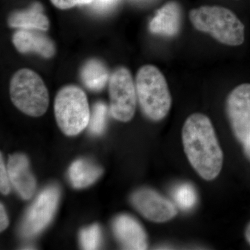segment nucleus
<instances>
[{
  "mask_svg": "<svg viewBox=\"0 0 250 250\" xmlns=\"http://www.w3.org/2000/svg\"><path fill=\"white\" fill-rule=\"evenodd\" d=\"M182 141L188 159L197 174L207 181L216 178L224 156L209 118L202 113L190 115L182 128Z\"/></svg>",
  "mask_w": 250,
  "mask_h": 250,
  "instance_id": "1",
  "label": "nucleus"
},
{
  "mask_svg": "<svg viewBox=\"0 0 250 250\" xmlns=\"http://www.w3.org/2000/svg\"><path fill=\"white\" fill-rule=\"evenodd\" d=\"M189 18L197 30L210 34L224 45L238 46L244 42V24L229 9L203 6L191 10Z\"/></svg>",
  "mask_w": 250,
  "mask_h": 250,
  "instance_id": "2",
  "label": "nucleus"
},
{
  "mask_svg": "<svg viewBox=\"0 0 250 250\" xmlns=\"http://www.w3.org/2000/svg\"><path fill=\"white\" fill-rule=\"evenodd\" d=\"M136 94L145 116L152 121H160L170 111L172 98L165 77L153 65L141 67L136 75Z\"/></svg>",
  "mask_w": 250,
  "mask_h": 250,
  "instance_id": "3",
  "label": "nucleus"
},
{
  "mask_svg": "<svg viewBox=\"0 0 250 250\" xmlns=\"http://www.w3.org/2000/svg\"><path fill=\"white\" fill-rule=\"evenodd\" d=\"M10 96L15 106L24 114L40 117L49 106L48 90L39 74L28 68L21 69L10 82Z\"/></svg>",
  "mask_w": 250,
  "mask_h": 250,
  "instance_id": "4",
  "label": "nucleus"
},
{
  "mask_svg": "<svg viewBox=\"0 0 250 250\" xmlns=\"http://www.w3.org/2000/svg\"><path fill=\"white\" fill-rule=\"evenodd\" d=\"M54 114L64 134L75 136L88 126L90 118L86 95L77 85L62 87L56 96Z\"/></svg>",
  "mask_w": 250,
  "mask_h": 250,
  "instance_id": "5",
  "label": "nucleus"
},
{
  "mask_svg": "<svg viewBox=\"0 0 250 250\" xmlns=\"http://www.w3.org/2000/svg\"><path fill=\"white\" fill-rule=\"evenodd\" d=\"M110 111L117 121L126 123L132 119L136 111V94L131 72L126 67H118L108 81Z\"/></svg>",
  "mask_w": 250,
  "mask_h": 250,
  "instance_id": "6",
  "label": "nucleus"
},
{
  "mask_svg": "<svg viewBox=\"0 0 250 250\" xmlns=\"http://www.w3.org/2000/svg\"><path fill=\"white\" fill-rule=\"evenodd\" d=\"M59 197L57 186H49L39 194L23 220L21 229L23 236H36L48 226L57 209Z\"/></svg>",
  "mask_w": 250,
  "mask_h": 250,
  "instance_id": "7",
  "label": "nucleus"
},
{
  "mask_svg": "<svg viewBox=\"0 0 250 250\" xmlns=\"http://www.w3.org/2000/svg\"><path fill=\"white\" fill-rule=\"evenodd\" d=\"M227 113L236 139L243 145L250 141V83L238 85L227 99Z\"/></svg>",
  "mask_w": 250,
  "mask_h": 250,
  "instance_id": "8",
  "label": "nucleus"
},
{
  "mask_svg": "<svg viewBox=\"0 0 250 250\" xmlns=\"http://www.w3.org/2000/svg\"><path fill=\"white\" fill-rule=\"evenodd\" d=\"M131 202L144 218L154 223H165L177 214L175 205L152 189H139L131 195Z\"/></svg>",
  "mask_w": 250,
  "mask_h": 250,
  "instance_id": "9",
  "label": "nucleus"
},
{
  "mask_svg": "<svg viewBox=\"0 0 250 250\" xmlns=\"http://www.w3.org/2000/svg\"><path fill=\"white\" fill-rule=\"evenodd\" d=\"M113 231L123 249H147V234L141 224L133 217L126 214L117 217L113 223Z\"/></svg>",
  "mask_w": 250,
  "mask_h": 250,
  "instance_id": "10",
  "label": "nucleus"
},
{
  "mask_svg": "<svg viewBox=\"0 0 250 250\" xmlns=\"http://www.w3.org/2000/svg\"><path fill=\"white\" fill-rule=\"evenodd\" d=\"M13 43L18 52L22 54L35 53L45 59H50L55 54L53 41L37 29H18L12 38Z\"/></svg>",
  "mask_w": 250,
  "mask_h": 250,
  "instance_id": "11",
  "label": "nucleus"
},
{
  "mask_svg": "<svg viewBox=\"0 0 250 250\" xmlns=\"http://www.w3.org/2000/svg\"><path fill=\"white\" fill-rule=\"evenodd\" d=\"M7 171L11 185L24 200H29L36 191V182L29 168L27 156L15 154L10 156Z\"/></svg>",
  "mask_w": 250,
  "mask_h": 250,
  "instance_id": "12",
  "label": "nucleus"
},
{
  "mask_svg": "<svg viewBox=\"0 0 250 250\" xmlns=\"http://www.w3.org/2000/svg\"><path fill=\"white\" fill-rule=\"evenodd\" d=\"M180 26V7L175 1H169L156 11L149 28L153 34L173 36L178 33Z\"/></svg>",
  "mask_w": 250,
  "mask_h": 250,
  "instance_id": "13",
  "label": "nucleus"
},
{
  "mask_svg": "<svg viewBox=\"0 0 250 250\" xmlns=\"http://www.w3.org/2000/svg\"><path fill=\"white\" fill-rule=\"evenodd\" d=\"M9 27L18 29H37L45 31L49 28L48 18L42 12V6L35 3L27 10L14 11L8 18Z\"/></svg>",
  "mask_w": 250,
  "mask_h": 250,
  "instance_id": "14",
  "label": "nucleus"
},
{
  "mask_svg": "<svg viewBox=\"0 0 250 250\" xmlns=\"http://www.w3.org/2000/svg\"><path fill=\"white\" fill-rule=\"evenodd\" d=\"M103 174V169L85 159H79L69 168V178L75 188L89 187Z\"/></svg>",
  "mask_w": 250,
  "mask_h": 250,
  "instance_id": "15",
  "label": "nucleus"
},
{
  "mask_svg": "<svg viewBox=\"0 0 250 250\" xmlns=\"http://www.w3.org/2000/svg\"><path fill=\"white\" fill-rule=\"evenodd\" d=\"M80 77L85 86L95 92L103 90L110 79L107 67L98 59H90L85 62L81 70Z\"/></svg>",
  "mask_w": 250,
  "mask_h": 250,
  "instance_id": "16",
  "label": "nucleus"
},
{
  "mask_svg": "<svg viewBox=\"0 0 250 250\" xmlns=\"http://www.w3.org/2000/svg\"><path fill=\"white\" fill-rule=\"evenodd\" d=\"M108 108L105 104L98 103L94 105L93 111L90 114L89 130L94 135L103 134L106 126Z\"/></svg>",
  "mask_w": 250,
  "mask_h": 250,
  "instance_id": "17",
  "label": "nucleus"
},
{
  "mask_svg": "<svg viewBox=\"0 0 250 250\" xmlns=\"http://www.w3.org/2000/svg\"><path fill=\"white\" fill-rule=\"evenodd\" d=\"M174 198L176 204L181 208L184 210L190 209L196 202V192L190 184H182L174 190Z\"/></svg>",
  "mask_w": 250,
  "mask_h": 250,
  "instance_id": "18",
  "label": "nucleus"
},
{
  "mask_svg": "<svg viewBox=\"0 0 250 250\" xmlns=\"http://www.w3.org/2000/svg\"><path fill=\"white\" fill-rule=\"evenodd\" d=\"M80 243L83 249L97 250L101 243V230L98 225L83 229L80 232Z\"/></svg>",
  "mask_w": 250,
  "mask_h": 250,
  "instance_id": "19",
  "label": "nucleus"
},
{
  "mask_svg": "<svg viewBox=\"0 0 250 250\" xmlns=\"http://www.w3.org/2000/svg\"><path fill=\"white\" fill-rule=\"evenodd\" d=\"M11 183L10 181L7 168L5 166L2 154L0 159V190L3 195H8L11 191Z\"/></svg>",
  "mask_w": 250,
  "mask_h": 250,
  "instance_id": "20",
  "label": "nucleus"
},
{
  "mask_svg": "<svg viewBox=\"0 0 250 250\" xmlns=\"http://www.w3.org/2000/svg\"><path fill=\"white\" fill-rule=\"evenodd\" d=\"M52 4L57 9L66 10L72 9L77 5L89 4L93 0H50Z\"/></svg>",
  "mask_w": 250,
  "mask_h": 250,
  "instance_id": "21",
  "label": "nucleus"
},
{
  "mask_svg": "<svg viewBox=\"0 0 250 250\" xmlns=\"http://www.w3.org/2000/svg\"><path fill=\"white\" fill-rule=\"evenodd\" d=\"M9 225V218L4 205L2 204L0 205V230L1 231H4Z\"/></svg>",
  "mask_w": 250,
  "mask_h": 250,
  "instance_id": "22",
  "label": "nucleus"
},
{
  "mask_svg": "<svg viewBox=\"0 0 250 250\" xmlns=\"http://www.w3.org/2000/svg\"><path fill=\"white\" fill-rule=\"evenodd\" d=\"M115 1L116 0H93V1H95V4L101 6V7H106V6H110V5L113 4Z\"/></svg>",
  "mask_w": 250,
  "mask_h": 250,
  "instance_id": "23",
  "label": "nucleus"
},
{
  "mask_svg": "<svg viewBox=\"0 0 250 250\" xmlns=\"http://www.w3.org/2000/svg\"><path fill=\"white\" fill-rule=\"evenodd\" d=\"M243 146H244L245 152H246L247 156L250 159V141Z\"/></svg>",
  "mask_w": 250,
  "mask_h": 250,
  "instance_id": "24",
  "label": "nucleus"
},
{
  "mask_svg": "<svg viewBox=\"0 0 250 250\" xmlns=\"http://www.w3.org/2000/svg\"><path fill=\"white\" fill-rule=\"evenodd\" d=\"M246 237L247 241H248V243L250 244V223L249 225L247 227L246 231Z\"/></svg>",
  "mask_w": 250,
  "mask_h": 250,
  "instance_id": "25",
  "label": "nucleus"
}]
</instances>
